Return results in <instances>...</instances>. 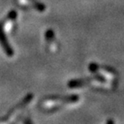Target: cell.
Listing matches in <instances>:
<instances>
[{
    "instance_id": "cell-1",
    "label": "cell",
    "mask_w": 124,
    "mask_h": 124,
    "mask_svg": "<svg viewBox=\"0 0 124 124\" xmlns=\"http://www.w3.org/2000/svg\"><path fill=\"white\" fill-rule=\"evenodd\" d=\"M78 100L77 96L71 97H55V98H47L42 103V108L45 109H54L57 108L68 103H75Z\"/></svg>"
}]
</instances>
